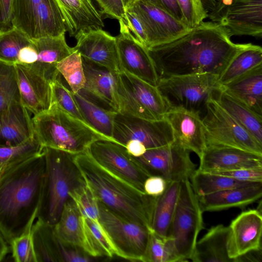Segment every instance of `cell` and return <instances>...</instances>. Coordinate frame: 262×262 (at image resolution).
Returning a JSON list of instances; mask_svg holds the SVG:
<instances>
[{"label": "cell", "instance_id": "6da1fadb", "mask_svg": "<svg viewBox=\"0 0 262 262\" xmlns=\"http://www.w3.org/2000/svg\"><path fill=\"white\" fill-rule=\"evenodd\" d=\"M222 25L202 21L179 38L148 48L158 79L211 74L219 77L246 43L232 41Z\"/></svg>", "mask_w": 262, "mask_h": 262}, {"label": "cell", "instance_id": "7a4b0ae2", "mask_svg": "<svg viewBox=\"0 0 262 262\" xmlns=\"http://www.w3.org/2000/svg\"><path fill=\"white\" fill-rule=\"evenodd\" d=\"M45 167L43 152L0 173V233L8 244L31 229L40 202Z\"/></svg>", "mask_w": 262, "mask_h": 262}, {"label": "cell", "instance_id": "3957f363", "mask_svg": "<svg viewBox=\"0 0 262 262\" xmlns=\"http://www.w3.org/2000/svg\"><path fill=\"white\" fill-rule=\"evenodd\" d=\"M76 163L98 201L138 220L151 230L157 197L149 195L108 171L87 151L75 156Z\"/></svg>", "mask_w": 262, "mask_h": 262}, {"label": "cell", "instance_id": "277c9868", "mask_svg": "<svg viewBox=\"0 0 262 262\" xmlns=\"http://www.w3.org/2000/svg\"><path fill=\"white\" fill-rule=\"evenodd\" d=\"M46 167L37 219L54 225L70 193L85 185L86 182L76 163V155L44 147Z\"/></svg>", "mask_w": 262, "mask_h": 262}, {"label": "cell", "instance_id": "5b68a950", "mask_svg": "<svg viewBox=\"0 0 262 262\" xmlns=\"http://www.w3.org/2000/svg\"><path fill=\"white\" fill-rule=\"evenodd\" d=\"M32 121L34 136L44 147L77 155L87 151L93 142L108 139L85 122L54 105L34 115Z\"/></svg>", "mask_w": 262, "mask_h": 262}, {"label": "cell", "instance_id": "8992f818", "mask_svg": "<svg viewBox=\"0 0 262 262\" xmlns=\"http://www.w3.org/2000/svg\"><path fill=\"white\" fill-rule=\"evenodd\" d=\"M218 79L211 74L172 76L159 79L157 88L168 110L183 109L201 116L207 101L220 88Z\"/></svg>", "mask_w": 262, "mask_h": 262}, {"label": "cell", "instance_id": "52a82bcc", "mask_svg": "<svg viewBox=\"0 0 262 262\" xmlns=\"http://www.w3.org/2000/svg\"><path fill=\"white\" fill-rule=\"evenodd\" d=\"M118 112L150 121L165 118L167 105L157 86L124 71L117 74Z\"/></svg>", "mask_w": 262, "mask_h": 262}, {"label": "cell", "instance_id": "ba28073f", "mask_svg": "<svg viewBox=\"0 0 262 262\" xmlns=\"http://www.w3.org/2000/svg\"><path fill=\"white\" fill-rule=\"evenodd\" d=\"M99 222L112 242L117 256L143 261L151 230L144 223L113 210L98 202Z\"/></svg>", "mask_w": 262, "mask_h": 262}, {"label": "cell", "instance_id": "9c48e42d", "mask_svg": "<svg viewBox=\"0 0 262 262\" xmlns=\"http://www.w3.org/2000/svg\"><path fill=\"white\" fill-rule=\"evenodd\" d=\"M203 212L189 179L181 181L174 215L167 236L173 239L183 261L190 260L200 232L203 229Z\"/></svg>", "mask_w": 262, "mask_h": 262}, {"label": "cell", "instance_id": "30bf717a", "mask_svg": "<svg viewBox=\"0 0 262 262\" xmlns=\"http://www.w3.org/2000/svg\"><path fill=\"white\" fill-rule=\"evenodd\" d=\"M206 147H228L262 156V145L217 103L207 102L202 117Z\"/></svg>", "mask_w": 262, "mask_h": 262}, {"label": "cell", "instance_id": "8fae6325", "mask_svg": "<svg viewBox=\"0 0 262 262\" xmlns=\"http://www.w3.org/2000/svg\"><path fill=\"white\" fill-rule=\"evenodd\" d=\"M87 152L102 167L144 192V182L150 176L124 146L113 140L100 139L93 142Z\"/></svg>", "mask_w": 262, "mask_h": 262}, {"label": "cell", "instance_id": "7c38bea8", "mask_svg": "<svg viewBox=\"0 0 262 262\" xmlns=\"http://www.w3.org/2000/svg\"><path fill=\"white\" fill-rule=\"evenodd\" d=\"M190 151L175 142L159 147L147 149L135 157L150 176H158L167 182L189 179L195 171Z\"/></svg>", "mask_w": 262, "mask_h": 262}, {"label": "cell", "instance_id": "4fadbf2b", "mask_svg": "<svg viewBox=\"0 0 262 262\" xmlns=\"http://www.w3.org/2000/svg\"><path fill=\"white\" fill-rule=\"evenodd\" d=\"M113 139L123 146L129 141H138L148 149L171 144L174 141V137L165 118L150 121L117 113Z\"/></svg>", "mask_w": 262, "mask_h": 262}, {"label": "cell", "instance_id": "5bb4252c", "mask_svg": "<svg viewBox=\"0 0 262 262\" xmlns=\"http://www.w3.org/2000/svg\"><path fill=\"white\" fill-rule=\"evenodd\" d=\"M127 10L140 19L147 36V49L170 42L191 30L183 22L142 0H136Z\"/></svg>", "mask_w": 262, "mask_h": 262}, {"label": "cell", "instance_id": "9a60e30c", "mask_svg": "<svg viewBox=\"0 0 262 262\" xmlns=\"http://www.w3.org/2000/svg\"><path fill=\"white\" fill-rule=\"evenodd\" d=\"M118 21L116 39L121 71L157 86L159 79L147 48L134 37L123 19Z\"/></svg>", "mask_w": 262, "mask_h": 262}, {"label": "cell", "instance_id": "2e32d148", "mask_svg": "<svg viewBox=\"0 0 262 262\" xmlns=\"http://www.w3.org/2000/svg\"><path fill=\"white\" fill-rule=\"evenodd\" d=\"M74 49L82 58L114 72H121L116 37L102 29L91 30L78 34Z\"/></svg>", "mask_w": 262, "mask_h": 262}, {"label": "cell", "instance_id": "e0dca14e", "mask_svg": "<svg viewBox=\"0 0 262 262\" xmlns=\"http://www.w3.org/2000/svg\"><path fill=\"white\" fill-rule=\"evenodd\" d=\"M228 228V254L234 262L250 251L261 249L262 215L257 209L242 212L231 221Z\"/></svg>", "mask_w": 262, "mask_h": 262}, {"label": "cell", "instance_id": "ac0fdd59", "mask_svg": "<svg viewBox=\"0 0 262 262\" xmlns=\"http://www.w3.org/2000/svg\"><path fill=\"white\" fill-rule=\"evenodd\" d=\"M82 63L85 83L79 93L100 106L118 113V73L83 58Z\"/></svg>", "mask_w": 262, "mask_h": 262}, {"label": "cell", "instance_id": "d6986e66", "mask_svg": "<svg viewBox=\"0 0 262 262\" xmlns=\"http://www.w3.org/2000/svg\"><path fill=\"white\" fill-rule=\"evenodd\" d=\"M165 118L172 130L174 142L185 149L202 157L206 148L202 117L187 110H168Z\"/></svg>", "mask_w": 262, "mask_h": 262}, {"label": "cell", "instance_id": "ffe728a7", "mask_svg": "<svg viewBox=\"0 0 262 262\" xmlns=\"http://www.w3.org/2000/svg\"><path fill=\"white\" fill-rule=\"evenodd\" d=\"M231 36L262 37V0H230L220 24Z\"/></svg>", "mask_w": 262, "mask_h": 262}, {"label": "cell", "instance_id": "44dd1931", "mask_svg": "<svg viewBox=\"0 0 262 262\" xmlns=\"http://www.w3.org/2000/svg\"><path fill=\"white\" fill-rule=\"evenodd\" d=\"M15 66L22 104L34 115L49 109L51 105V82L29 66Z\"/></svg>", "mask_w": 262, "mask_h": 262}, {"label": "cell", "instance_id": "7402d4cb", "mask_svg": "<svg viewBox=\"0 0 262 262\" xmlns=\"http://www.w3.org/2000/svg\"><path fill=\"white\" fill-rule=\"evenodd\" d=\"M262 168V156L228 147H206L198 170L205 172Z\"/></svg>", "mask_w": 262, "mask_h": 262}, {"label": "cell", "instance_id": "603a6c76", "mask_svg": "<svg viewBox=\"0 0 262 262\" xmlns=\"http://www.w3.org/2000/svg\"><path fill=\"white\" fill-rule=\"evenodd\" d=\"M71 37L91 30L102 29V14L92 0H55Z\"/></svg>", "mask_w": 262, "mask_h": 262}, {"label": "cell", "instance_id": "cb8c5ba5", "mask_svg": "<svg viewBox=\"0 0 262 262\" xmlns=\"http://www.w3.org/2000/svg\"><path fill=\"white\" fill-rule=\"evenodd\" d=\"M34 136L30 112L21 102H14L0 112V146H16Z\"/></svg>", "mask_w": 262, "mask_h": 262}, {"label": "cell", "instance_id": "d4e9b609", "mask_svg": "<svg viewBox=\"0 0 262 262\" xmlns=\"http://www.w3.org/2000/svg\"><path fill=\"white\" fill-rule=\"evenodd\" d=\"M32 40L36 48L38 57L37 61L29 66L51 82L60 75L56 68L57 63L75 50L67 44L65 34Z\"/></svg>", "mask_w": 262, "mask_h": 262}, {"label": "cell", "instance_id": "484cf974", "mask_svg": "<svg viewBox=\"0 0 262 262\" xmlns=\"http://www.w3.org/2000/svg\"><path fill=\"white\" fill-rule=\"evenodd\" d=\"M262 195V183L227 189L198 196L204 211H215L232 207L244 208Z\"/></svg>", "mask_w": 262, "mask_h": 262}, {"label": "cell", "instance_id": "4316f807", "mask_svg": "<svg viewBox=\"0 0 262 262\" xmlns=\"http://www.w3.org/2000/svg\"><path fill=\"white\" fill-rule=\"evenodd\" d=\"M220 87L255 113L262 116V64Z\"/></svg>", "mask_w": 262, "mask_h": 262}, {"label": "cell", "instance_id": "83f0119b", "mask_svg": "<svg viewBox=\"0 0 262 262\" xmlns=\"http://www.w3.org/2000/svg\"><path fill=\"white\" fill-rule=\"evenodd\" d=\"M228 226L222 224L211 227L196 242L190 260L193 262H234L229 256Z\"/></svg>", "mask_w": 262, "mask_h": 262}, {"label": "cell", "instance_id": "f1b7e54d", "mask_svg": "<svg viewBox=\"0 0 262 262\" xmlns=\"http://www.w3.org/2000/svg\"><path fill=\"white\" fill-rule=\"evenodd\" d=\"M214 98L262 145V116L255 113L221 87L215 92Z\"/></svg>", "mask_w": 262, "mask_h": 262}, {"label": "cell", "instance_id": "f546056e", "mask_svg": "<svg viewBox=\"0 0 262 262\" xmlns=\"http://www.w3.org/2000/svg\"><path fill=\"white\" fill-rule=\"evenodd\" d=\"M31 232L36 262H62L59 239L54 225L37 219Z\"/></svg>", "mask_w": 262, "mask_h": 262}, {"label": "cell", "instance_id": "4dcf8cb0", "mask_svg": "<svg viewBox=\"0 0 262 262\" xmlns=\"http://www.w3.org/2000/svg\"><path fill=\"white\" fill-rule=\"evenodd\" d=\"M181 181L169 182L165 191L157 198L151 230L158 235L167 236L174 215L180 189Z\"/></svg>", "mask_w": 262, "mask_h": 262}, {"label": "cell", "instance_id": "1f68e13d", "mask_svg": "<svg viewBox=\"0 0 262 262\" xmlns=\"http://www.w3.org/2000/svg\"><path fill=\"white\" fill-rule=\"evenodd\" d=\"M72 93L84 122L104 137L114 141V122L117 112L100 106L79 93Z\"/></svg>", "mask_w": 262, "mask_h": 262}, {"label": "cell", "instance_id": "d6a6232c", "mask_svg": "<svg viewBox=\"0 0 262 262\" xmlns=\"http://www.w3.org/2000/svg\"><path fill=\"white\" fill-rule=\"evenodd\" d=\"M82 216L75 202L70 197L54 225V229L61 242L83 250Z\"/></svg>", "mask_w": 262, "mask_h": 262}, {"label": "cell", "instance_id": "836d02e7", "mask_svg": "<svg viewBox=\"0 0 262 262\" xmlns=\"http://www.w3.org/2000/svg\"><path fill=\"white\" fill-rule=\"evenodd\" d=\"M82 226V249L88 255L95 258H112L117 256V251L102 226L83 215Z\"/></svg>", "mask_w": 262, "mask_h": 262}, {"label": "cell", "instance_id": "e575fe53", "mask_svg": "<svg viewBox=\"0 0 262 262\" xmlns=\"http://www.w3.org/2000/svg\"><path fill=\"white\" fill-rule=\"evenodd\" d=\"M66 32L64 20L55 1L42 0L36 13L33 38L57 36Z\"/></svg>", "mask_w": 262, "mask_h": 262}, {"label": "cell", "instance_id": "d590c367", "mask_svg": "<svg viewBox=\"0 0 262 262\" xmlns=\"http://www.w3.org/2000/svg\"><path fill=\"white\" fill-rule=\"evenodd\" d=\"M262 64V48L251 43H246L231 60L219 77L220 86L230 82L255 67Z\"/></svg>", "mask_w": 262, "mask_h": 262}, {"label": "cell", "instance_id": "8d00e7d4", "mask_svg": "<svg viewBox=\"0 0 262 262\" xmlns=\"http://www.w3.org/2000/svg\"><path fill=\"white\" fill-rule=\"evenodd\" d=\"M189 179L192 189L198 196L258 183L240 181L225 176L198 169L195 170Z\"/></svg>", "mask_w": 262, "mask_h": 262}, {"label": "cell", "instance_id": "74e56055", "mask_svg": "<svg viewBox=\"0 0 262 262\" xmlns=\"http://www.w3.org/2000/svg\"><path fill=\"white\" fill-rule=\"evenodd\" d=\"M43 149L35 136L16 146H0V173L10 166L42 154Z\"/></svg>", "mask_w": 262, "mask_h": 262}, {"label": "cell", "instance_id": "f35d334b", "mask_svg": "<svg viewBox=\"0 0 262 262\" xmlns=\"http://www.w3.org/2000/svg\"><path fill=\"white\" fill-rule=\"evenodd\" d=\"M42 0H11V20L15 28L28 35L34 36L35 18L37 7Z\"/></svg>", "mask_w": 262, "mask_h": 262}, {"label": "cell", "instance_id": "ab89813d", "mask_svg": "<svg viewBox=\"0 0 262 262\" xmlns=\"http://www.w3.org/2000/svg\"><path fill=\"white\" fill-rule=\"evenodd\" d=\"M20 101L16 66L0 60V112Z\"/></svg>", "mask_w": 262, "mask_h": 262}, {"label": "cell", "instance_id": "60d3db41", "mask_svg": "<svg viewBox=\"0 0 262 262\" xmlns=\"http://www.w3.org/2000/svg\"><path fill=\"white\" fill-rule=\"evenodd\" d=\"M56 68L69 84L73 93H79L84 86L85 77L82 58L77 51L56 64Z\"/></svg>", "mask_w": 262, "mask_h": 262}, {"label": "cell", "instance_id": "b9f144b4", "mask_svg": "<svg viewBox=\"0 0 262 262\" xmlns=\"http://www.w3.org/2000/svg\"><path fill=\"white\" fill-rule=\"evenodd\" d=\"M32 43L28 35L15 28L0 32V60L16 64L20 49Z\"/></svg>", "mask_w": 262, "mask_h": 262}, {"label": "cell", "instance_id": "7bdbcfd3", "mask_svg": "<svg viewBox=\"0 0 262 262\" xmlns=\"http://www.w3.org/2000/svg\"><path fill=\"white\" fill-rule=\"evenodd\" d=\"M60 76V74L50 83L51 105L56 106L72 116L84 122L72 91L63 84Z\"/></svg>", "mask_w": 262, "mask_h": 262}, {"label": "cell", "instance_id": "ee69618b", "mask_svg": "<svg viewBox=\"0 0 262 262\" xmlns=\"http://www.w3.org/2000/svg\"><path fill=\"white\" fill-rule=\"evenodd\" d=\"M70 196L83 216L102 226L99 222L98 201L86 183L70 193Z\"/></svg>", "mask_w": 262, "mask_h": 262}, {"label": "cell", "instance_id": "f6af8a7d", "mask_svg": "<svg viewBox=\"0 0 262 262\" xmlns=\"http://www.w3.org/2000/svg\"><path fill=\"white\" fill-rule=\"evenodd\" d=\"M31 230L14 238L9 244L16 262H36Z\"/></svg>", "mask_w": 262, "mask_h": 262}, {"label": "cell", "instance_id": "bcb514c9", "mask_svg": "<svg viewBox=\"0 0 262 262\" xmlns=\"http://www.w3.org/2000/svg\"><path fill=\"white\" fill-rule=\"evenodd\" d=\"M182 12L184 23L192 29L207 17L201 0H177Z\"/></svg>", "mask_w": 262, "mask_h": 262}, {"label": "cell", "instance_id": "7dc6e473", "mask_svg": "<svg viewBox=\"0 0 262 262\" xmlns=\"http://www.w3.org/2000/svg\"><path fill=\"white\" fill-rule=\"evenodd\" d=\"M165 238L151 230L143 262H164Z\"/></svg>", "mask_w": 262, "mask_h": 262}, {"label": "cell", "instance_id": "c3c4849f", "mask_svg": "<svg viewBox=\"0 0 262 262\" xmlns=\"http://www.w3.org/2000/svg\"><path fill=\"white\" fill-rule=\"evenodd\" d=\"M208 172L225 176L243 182L262 183V168H241Z\"/></svg>", "mask_w": 262, "mask_h": 262}, {"label": "cell", "instance_id": "681fc988", "mask_svg": "<svg viewBox=\"0 0 262 262\" xmlns=\"http://www.w3.org/2000/svg\"><path fill=\"white\" fill-rule=\"evenodd\" d=\"M123 20L134 37L147 48L146 34L144 26L137 14L134 12L127 10Z\"/></svg>", "mask_w": 262, "mask_h": 262}, {"label": "cell", "instance_id": "f907efd6", "mask_svg": "<svg viewBox=\"0 0 262 262\" xmlns=\"http://www.w3.org/2000/svg\"><path fill=\"white\" fill-rule=\"evenodd\" d=\"M59 243L62 262H90L95 260V258L88 255L80 248L64 244L60 239Z\"/></svg>", "mask_w": 262, "mask_h": 262}, {"label": "cell", "instance_id": "816d5d0a", "mask_svg": "<svg viewBox=\"0 0 262 262\" xmlns=\"http://www.w3.org/2000/svg\"><path fill=\"white\" fill-rule=\"evenodd\" d=\"M101 9V14L117 19L124 18L126 10L122 0H95Z\"/></svg>", "mask_w": 262, "mask_h": 262}, {"label": "cell", "instance_id": "f5cc1de1", "mask_svg": "<svg viewBox=\"0 0 262 262\" xmlns=\"http://www.w3.org/2000/svg\"><path fill=\"white\" fill-rule=\"evenodd\" d=\"M167 183L168 182L161 177L150 176L144 182V191L149 195L158 197L165 191Z\"/></svg>", "mask_w": 262, "mask_h": 262}, {"label": "cell", "instance_id": "db71d44e", "mask_svg": "<svg viewBox=\"0 0 262 262\" xmlns=\"http://www.w3.org/2000/svg\"><path fill=\"white\" fill-rule=\"evenodd\" d=\"M169 14L184 22L183 16L177 0H142Z\"/></svg>", "mask_w": 262, "mask_h": 262}, {"label": "cell", "instance_id": "11a10c76", "mask_svg": "<svg viewBox=\"0 0 262 262\" xmlns=\"http://www.w3.org/2000/svg\"><path fill=\"white\" fill-rule=\"evenodd\" d=\"M13 28L11 20V0H0V32Z\"/></svg>", "mask_w": 262, "mask_h": 262}, {"label": "cell", "instance_id": "9f6ffc18", "mask_svg": "<svg viewBox=\"0 0 262 262\" xmlns=\"http://www.w3.org/2000/svg\"><path fill=\"white\" fill-rule=\"evenodd\" d=\"M38 54L36 48L32 43L23 47L19 52L16 64L29 66L37 60Z\"/></svg>", "mask_w": 262, "mask_h": 262}, {"label": "cell", "instance_id": "6f0895ef", "mask_svg": "<svg viewBox=\"0 0 262 262\" xmlns=\"http://www.w3.org/2000/svg\"><path fill=\"white\" fill-rule=\"evenodd\" d=\"M124 146L128 153L134 157L141 156L147 150L142 143L136 141H128Z\"/></svg>", "mask_w": 262, "mask_h": 262}, {"label": "cell", "instance_id": "680465c9", "mask_svg": "<svg viewBox=\"0 0 262 262\" xmlns=\"http://www.w3.org/2000/svg\"><path fill=\"white\" fill-rule=\"evenodd\" d=\"M261 262V249L257 250L250 251L235 259V262Z\"/></svg>", "mask_w": 262, "mask_h": 262}, {"label": "cell", "instance_id": "91938a15", "mask_svg": "<svg viewBox=\"0 0 262 262\" xmlns=\"http://www.w3.org/2000/svg\"><path fill=\"white\" fill-rule=\"evenodd\" d=\"M207 17L213 12L220 0H201Z\"/></svg>", "mask_w": 262, "mask_h": 262}, {"label": "cell", "instance_id": "94428289", "mask_svg": "<svg viewBox=\"0 0 262 262\" xmlns=\"http://www.w3.org/2000/svg\"><path fill=\"white\" fill-rule=\"evenodd\" d=\"M8 243L0 233V261H2L9 252Z\"/></svg>", "mask_w": 262, "mask_h": 262}, {"label": "cell", "instance_id": "6125c7cd", "mask_svg": "<svg viewBox=\"0 0 262 262\" xmlns=\"http://www.w3.org/2000/svg\"><path fill=\"white\" fill-rule=\"evenodd\" d=\"M125 10L130 8L136 0H122Z\"/></svg>", "mask_w": 262, "mask_h": 262}]
</instances>
